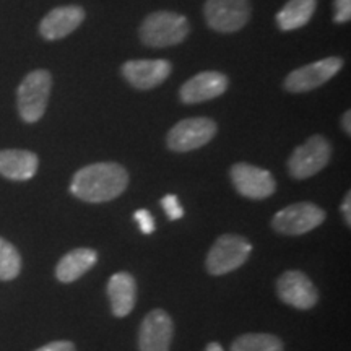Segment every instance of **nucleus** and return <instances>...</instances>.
I'll use <instances>...</instances> for the list:
<instances>
[{
    "label": "nucleus",
    "mask_w": 351,
    "mask_h": 351,
    "mask_svg": "<svg viewBox=\"0 0 351 351\" xmlns=\"http://www.w3.org/2000/svg\"><path fill=\"white\" fill-rule=\"evenodd\" d=\"M350 121H351V112L350 111H346L343 116H341V127H343V130L346 132V134H351V124H350Z\"/></svg>",
    "instance_id": "bb28decb"
},
{
    "label": "nucleus",
    "mask_w": 351,
    "mask_h": 351,
    "mask_svg": "<svg viewBox=\"0 0 351 351\" xmlns=\"http://www.w3.org/2000/svg\"><path fill=\"white\" fill-rule=\"evenodd\" d=\"M343 67V59L340 57H327V59L317 60L304 67H300L288 73L285 78L283 86L289 93H306L315 88L322 86L324 83L330 82Z\"/></svg>",
    "instance_id": "1a4fd4ad"
},
{
    "label": "nucleus",
    "mask_w": 351,
    "mask_h": 351,
    "mask_svg": "<svg viewBox=\"0 0 351 351\" xmlns=\"http://www.w3.org/2000/svg\"><path fill=\"white\" fill-rule=\"evenodd\" d=\"M205 351H225L223 350V346L217 343V341H212V343L207 345V348H205Z\"/></svg>",
    "instance_id": "cd10ccee"
},
{
    "label": "nucleus",
    "mask_w": 351,
    "mask_h": 351,
    "mask_svg": "<svg viewBox=\"0 0 351 351\" xmlns=\"http://www.w3.org/2000/svg\"><path fill=\"white\" fill-rule=\"evenodd\" d=\"M173 65L165 59L129 60L122 65V75L135 90H153L168 80Z\"/></svg>",
    "instance_id": "f8f14e48"
},
{
    "label": "nucleus",
    "mask_w": 351,
    "mask_h": 351,
    "mask_svg": "<svg viewBox=\"0 0 351 351\" xmlns=\"http://www.w3.org/2000/svg\"><path fill=\"white\" fill-rule=\"evenodd\" d=\"M86 13L80 5H62L52 8L39 23V34L47 41L67 38L83 23Z\"/></svg>",
    "instance_id": "4468645a"
},
{
    "label": "nucleus",
    "mask_w": 351,
    "mask_h": 351,
    "mask_svg": "<svg viewBox=\"0 0 351 351\" xmlns=\"http://www.w3.org/2000/svg\"><path fill=\"white\" fill-rule=\"evenodd\" d=\"M21 271V257L20 252L12 243L0 238V280L10 282L16 278Z\"/></svg>",
    "instance_id": "412c9836"
},
{
    "label": "nucleus",
    "mask_w": 351,
    "mask_h": 351,
    "mask_svg": "<svg viewBox=\"0 0 351 351\" xmlns=\"http://www.w3.org/2000/svg\"><path fill=\"white\" fill-rule=\"evenodd\" d=\"M161 205H163L166 215H168L169 219H181L184 217V208L182 205L179 204V199L174 194H168L161 199Z\"/></svg>",
    "instance_id": "4be33fe9"
},
{
    "label": "nucleus",
    "mask_w": 351,
    "mask_h": 351,
    "mask_svg": "<svg viewBox=\"0 0 351 351\" xmlns=\"http://www.w3.org/2000/svg\"><path fill=\"white\" fill-rule=\"evenodd\" d=\"M317 0H288L282 10L276 13V25L282 32L302 28L313 19Z\"/></svg>",
    "instance_id": "6ab92c4d"
},
{
    "label": "nucleus",
    "mask_w": 351,
    "mask_h": 351,
    "mask_svg": "<svg viewBox=\"0 0 351 351\" xmlns=\"http://www.w3.org/2000/svg\"><path fill=\"white\" fill-rule=\"evenodd\" d=\"M252 7L249 0H207L204 15L208 26L218 33H234L251 20Z\"/></svg>",
    "instance_id": "6e6552de"
},
{
    "label": "nucleus",
    "mask_w": 351,
    "mask_h": 351,
    "mask_svg": "<svg viewBox=\"0 0 351 351\" xmlns=\"http://www.w3.org/2000/svg\"><path fill=\"white\" fill-rule=\"evenodd\" d=\"M39 168L36 153L28 150H0V176L23 182L34 178Z\"/></svg>",
    "instance_id": "f3484780"
},
{
    "label": "nucleus",
    "mask_w": 351,
    "mask_h": 351,
    "mask_svg": "<svg viewBox=\"0 0 351 351\" xmlns=\"http://www.w3.org/2000/svg\"><path fill=\"white\" fill-rule=\"evenodd\" d=\"M108 298L111 311L116 317H125L135 307L137 301V282L129 271H117L108 282Z\"/></svg>",
    "instance_id": "dca6fc26"
},
{
    "label": "nucleus",
    "mask_w": 351,
    "mask_h": 351,
    "mask_svg": "<svg viewBox=\"0 0 351 351\" xmlns=\"http://www.w3.org/2000/svg\"><path fill=\"white\" fill-rule=\"evenodd\" d=\"M231 351H283V341L271 333H245L232 341Z\"/></svg>",
    "instance_id": "aec40b11"
},
{
    "label": "nucleus",
    "mask_w": 351,
    "mask_h": 351,
    "mask_svg": "<svg viewBox=\"0 0 351 351\" xmlns=\"http://www.w3.org/2000/svg\"><path fill=\"white\" fill-rule=\"evenodd\" d=\"M330 158V142L324 135H313L291 153L288 160V173L296 181L313 178L326 168Z\"/></svg>",
    "instance_id": "39448f33"
},
{
    "label": "nucleus",
    "mask_w": 351,
    "mask_h": 351,
    "mask_svg": "<svg viewBox=\"0 0 351 351\" xmlns=\"http://www.w3.org/2000/svg\"><path fill=\"white\" fill-rule=\"evenodd\" d=\"M276 295L285 304L300 311L313 309L319 301V291L311 278L300 270H288L276 282Z\"/></svg>",
    "instance_id": "9b49d317"
},
{
    "label": "nucleus",
    "mask_w": 351,
    "mask_h": 351,
    "mask_svg": "<svg viewBox=\"0 0 351 351\" xmlns=\"http://www.w3.org/2000/svg\"><path fill=\"white\" fill-rule=\"evenodd\" d=\"M129 186V174L117 163H95L83 166L73 174L70 192L88 204H103L117 199Z\"/></svg>",
    "instance_id": "f257e3e1"
},
{
    "label": "nucleus",
    "mask_w": 351,
    "mask_h": 351,
    "mask_svg": "<svg viewBox=\"0 0 351 351\" xmlns=\"http://www.w3.org/2000/svg\"><path fill=\"white\" fill-rule=\"evenodd\" d=\"M98 262V252L90 247H78L60 258L56 267V278L62 283H72L82 278Z\"/></svg>",
    "instance_id": "a211bd4d"
},
{
    "label": "nucleus",
    "mask_w": 351,
    "mask_h": 351,
    "mask_svg": "<svg viewBox=\"0 0 351 351\" xmlns=\"http://www.w3.org/2000/svg\"><path fill=\"white\" fill-rule=\"evenodd\" d=\"M191 26L181 13L158 10L143 20L140 26V39L148 47H171L187 38Z\"/></svg>",
    "instance_id": "f03ea898"
},
{
    "label": "nucleus",
    "mask_w": 351,
    "mask_h": 351,
    "mask_svg": "<svg viewBox=\"0 0 351 351\" xmlns=\"http://www.w3.org/2000/svg\"><path fill=\"white\" fill-rule=\"evenodd\" d=\"M217 132V122L210 117H191L178 122L168 132L166 143L176 153L194 152L212 142Z\"/></svg>",
    "instance_id": "423d86ee"
},
{
    "label": "nucleus",
    "mask_w": 351,
    "mask_h": 351,
    "mask_svg": "<svg viewBox=\"0 0 351 351\" xmlns=\"http://www.w3.org/2000/svg\"><path fill=\"white\" fill-rule=\"evenodd\" d=\"M341 213H343L346 226H351V194L350 192L345 195L343 204H341Z\"/></svg>",
    "instance_id": "a878e982"
},
{
    "label": "nucleus",
    "mask_w": 351,
    "mask_h": 351,
    "mask_svg": "<svg viewBox=\"0 0 351 351\" xmlns=\"http://www.w3.org/2000/svg\"><path fill=\"white\" fill-rule=\"evenodd\" d=\"M134 219L138 223L143 234H152V232L155 231V219H153V215L148 212L147 208L137 210V212L134 213Z\"/></svg>",
    "instance_id": "5701e85b"
},
{
    "label": "nucleus",
    "mask_w": 351,
    "mask_h": 351,
    "mask_svg": "<svg viewBox=\"0 0 351 351\" xmlns=\"http://www.w3.org/2000/svg\"><path fill=\"white\" fill-rule=\"evenodd\" d=\"M34 351H77L75 345L69 340H57V341H51V343L41 346V348L34 350Z\"/></svg>",
    "instance_id": "393cba45"
},
{
    "label": "nucleus",
    "mask_w": 351,
    "mask_h": 351,
    "mask_svg": "<svg viewBox=\"0 0 351 351\" xmlns=\"http://www.w3.org/2000/svg\"><path fill=\"white\" fill-rule=\"evenodd\" d=\"M351 19V0H335V23H348Z\"/></svg>",
    "instance_id": "b1692460"
},
{
    "label": "nucleus",
    "mask_w": 351,
    "mask_h": 351,
    "mask_svg": "<svg viewBox=\"0 0 351 351\" xmlns=\"http://www.w3.org/2000/svg\"><path fill=\"white\" fill-rule=\"evenodd\" d=\"M231 182L238 194L252 200L269 199L275 194L276 181L270 171L249 163H236L230 171Z\"/></svg>",
    "instance_id": "9d476101"
},
{
    "label": "nucleus",
    "mask_w": 351,
    "mask_h": 351,
    "mask_svg": "<svg viewBox=\"0 0 351 351\" xmlns=\"http://www.w3.org/2000/svg\"><path fill=\"white\" fill-rule=\"evenodd\" d=\"M174 335L171 315L163 309H153L145 315L138 332L140 351H169Z\"/></svg>",
    "instance_id": "ddd939ff"
},
{
    "label": "nucleus",
    "mask_w": 351,
    "mask_h": 351,
    "mask_svg": "<svg viewBox=\"0 0 351 351\" xmlns=\"http://www.w3.org/2000/svg\"><path fill=\"white\" fill-rule=\"evenodd\" d=\"M230 80L221 72H200L187 80L179 90V98L186 104L205 103L221 96L228 90Z\"/></svg>",
    "instance_id": "2eb2a0df"
},
{
    "label": "nucleus",
    "mask_w": 351,
    "mask_h": 351,
    "mask_svg": "<svg viewBox=\"0 0 351 351\" xmlns=\"http://www.w3.org/2000/svg\"><path fill=\"white\" fill-rule=\"evenodd\" d=\"M326 212L319 205L311 202L288 205L280 210L271 219V226L276 232L285 236H301L315 230L326 221Z\"/></svg>",
    "instance_id": "0eeeda50"
},
{
    "label": "nucleus",
    "mask_w": 351,
    "mask_h": 351,
    "mask_svg": "<svg viewBox=\"0 0 351 351\" xmlns=\"http://www.w3.org/2000/svg\"><path fill=\"white\" fill-rule=\"evenodd\" d=\"M52 90V75L47 70L29 72L16 90V108L26 124H34L44 116Z\"/></svg>",
    "instance_id": "7ed1b4c3"
},
{
    "label": "nucleus",
    "mask_w": 351,
    "mask_h": 351,
    "mask_svg": "<svg viewBox=\"0 0 351 351\" xmlns=\"http://www.w3.org/2000/svg\"><path fill=\"white\" fill-rule=\"evenodd\" d=\"M252 252V244L244 236L239 234H221L210 247L205 267L213 276L226 275L238 270L247 262Z\"/></svg>",
    "instance_id": "20e7f679"
}]
</instances>
